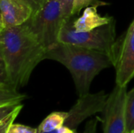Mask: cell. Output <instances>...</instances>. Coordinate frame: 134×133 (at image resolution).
<instances>
[{
	"mask_svg": "<svg viewBox=\"0 0 134 133\" xmlns=\"http://www.w3.org/2000/svg\"><path fill=\"white\" fill-rule=\"evenodd\" d=\"M46 51L26 24L0 30V65L18 89L27 84Z\"/></svg>",
	"mask_w": 134,
	"mask_h": 133,
	"instance_id": "1",
	"label": "cell"
},
{
	"mask_svg": "<svg viewBox=\"0 0 134 133\" xmlns=\"http://www.w3.org/2000/svg\"><path fill=\"white\" fill-rule=\"evenodd\" d=\"M67 20L61 0H47L34 12L26 24L49 50L59 43L60 31Z\"/></svg>",
	"mask_w": 134,
	"mask_h": 133,
	"instance_id": "3",
	"label": "cell"
},
{
	"mask_svg": "<svg viewBox=\"0 0 134 133\" xmlns=\"http://www.w3.org/2000/svg\"><path fill=\"white\" fill-rule=\"evenodd\" d=\"M74 19L75 16L71 17L64 24L60 33L59 42L100 51L108 54L111 59L116 42L115 20L93 31L78 32L73 27Z\"/></svg>",
	"mask_w": 134,
	"mask_h": 133,
	"instance_id": "4",
	"label": "cell"
},
{
	"mask_svg": "<svg viewBox=\"0 0 134 133\" xmlns=\"http://www.w3.org/2000/svg\"><path fill=\"white\" fill-rule=\"evenodd\" d=\"M112 66L115 69V84L127 86L134 78V25L131 24L127 31L116 40Z\"/></svg>",
	"mask_w": 134,
	"mask_h": 133,
	"instance_id": "5",
	"label": "cell"
},
{
	"mask_svg": "<svg viewBox=\"0 0 134 133\" xmlns=\"http://www.w3.org/2000/svg\"><path fill=\"white\" fill-rule=\"evenodd\" d=\"M37 132L38 129L19 124H13L7 133H37Z\"/></svg>",
	"mask_w": 134,
	"mask_h": 133,
	"instance_id": "15",
	"label": "cell"
},
{
	"mask_svg": "<svg viewBox=\"0 0 134 133\" xmlns=\"http://www.w3.org/2000/svg\"><path fill=\"white\" fill-rule=\"evenodd\" d=\"M132 24H133V25H134V20H133V22H132Z\"/></svg>",
	"mask_w": 134,
	"mask_h": 133,
	"instance_id": "21",
	"label": "cell"
},
{
	"mask_svg": "<svg viewBox=\"0 0 134 133\" xmlns=\"http://www.w3.org/2000/svg\"><path fill=\"white\" fill-rule=\"evenodd\" d=\"M22 107L23 105L20 104L11 112L0 118V133H7L14 120L20 112Z\"/></svg>",
	"mask_w": 134,
	"mask_h": 133,
	"instance_id": "14",
	"label": "cell"
},
{
	"mask_svg": "<svg viewBox=\"0 0 134 133\" xmlns=\"http://www.w3.org/2000/svg\"><path fill=\"white\" fill-rule=\"evenodd\" d=\"M109 94L104 91L97 93H88L79 96L77 102L68 112V115L64 122V126L76 130L77 127L86 118L97 113H102Z\"/></svg>",
	"mask_w": 134,
	"mask_h": 133,
	"instance_id": "7",
	"label": "cell"
},
{
	"mask_svg": "<svg viewBox=\"0 0 134 133\" xmlns=\"http://www.w3.org/2000/svg\"><path fill=\"white\" fill-rule=\"evenodd\" d=\"M107 5H108V2L101 0H74L71 16H77L82 9L87 8L89 6H93L97 8L99 6H104Z\"/></svg>",
	"mask_w": 134,
	"mask_h": 133,
	"instance_id": "13",
	"label": "cell"
},
{
	"mask_svg": "<svg viewBox=\"0 0 134 133\" xmlns=\"http://www.w3.org/2000/svg\"><path fill=\"white\" fill-rule=\"evenodd\" d=\"M62 5H63V9L64 13V16L67 20H69L71 16V12H72V5L74 0H61Z\"/></svg>",
	"mask_w": 134,
	"mask_h": 133,
	"instance_id": "16",
	"label": "cell"
},
{
	"mask_svg": "<svg viewBox=\"0 0 134 133\" xmlns=\"http://www.w3.org/2000/svg\"><path fill=\"white\" fill-rule=\"evenodd\" d=\"M26 97L18 92V88L13 83L0 82V107L18 106Z\"/></svg>",
	"mask_w": 134,
	"mask_h": 133,
	"instance_id": "10",
	"label": "cell"
},
{
	"mask_svg": "<svg viewBox=\"0 0 134 133\" xmlns=\"http://www.w3.org/2000/svg\"><path fill=\"white\" fill-rule=\"evenodd\" d=\"M114 20L112 16H100L97 13V8L89 6L86 8L82 15L74 19L73 27L78 32H84L93 31L97 27L108 24Z\"/></svg>",
	"mask_w": 134,
	"mask_h": 133,
	"instance_id": "9",
	"label": "cell"
},
{
	"mask_svg": "<svg viewBox=\"0 0 134 133\" xmlns=\"http://www.w3.org/2000/svg\"><path fill=\"white\" fill-rule=\"evenodd\" d=\"M99 118H96L94 119H92L89 121L85 127V130L83 133H96L97 132V122Z\"/></svg>",
	"mask_w": 134,
	"mask_h": 133,
	"instance_id": "17",
	"label": "cell"
},
{
	"mask_svg": "<svg viewBox=\"0 0 134 133\" xmlns=\"http://www.w3.org/2000/svg\"><path fill=\"white\" fill-rule=\"evenodd\" d=\"M34 12L29 0H0V30L26 24Z\"/></svg>",
	"mask_w": 134,
	"mask_h": 133,
	"instance_id": "8",
	"label": "cell"
},
{
	"mask_svg": "<svg viewBox=\"0 0 134 133\" xmlns=\"http://www.w3.org/2000/svg\"><path fill=\"white\" fill-rule=\"evenodd\" d=\"M58 131H59V129L58 130L51 131V132H37V133H58Z\"/></svg>",
	"mask_w": 134,
	"mask_h": 133,
	"instance_id": "20",
	"label": "cell"
},
{
	"mask_svg": "<svg viewBox=\"0 0 134 133\" xmlns=\"http://www.w3.org/2000/svg\"><path fill=\"white\" fill-rule=\"evenodd\" d=\"M68 112L56 111L51 113L39 125L38 132H46L60 129L64 125V122L68 118Z\"/></svg>",
	"mask_w": 134,
	"mask_h": 133,
	"instance_id": "11",
	"label": "cell"
},
{
	"mask_svg": "<svg viewBox=\"0 0 134 133\" xmlns=\"http://www.w3.org/2000/svg\"><path fill=\"white\" fill-rule=\"evenodd\" d=\"M29 1L33 5V6L35 8V11L36 9L40 8L47 0H29Z\"/></svg>",
	"mask_w": 134,
	"mask_h": 133,
	"instance_id": "18",
	"label": "cell"
},
{
	"mask_svg": "<svg viewBox=\"0 0 134 133\" xmlns=\"http://www.w3.org/2000/svg\"><path fill=\"white\" fill-rule=\"evenodd\" d=\"M126 132L131 133L134 130V88L127 92L126 99Z\"/></svg>",
	"mask_w": 134,
	"mask_h": 133,
	"instance_id": "12",
	"label": "cell"
},
{
	"mask_svg": "<svg viewBox=\"0 0 134 133\" xmlns=\"http://www.w3.org/2000/svg\"><path fill=\"white\" fill-rule=\"evenodd\" d=\"M46 59L57 61L68 68L79 96L88 94L95 77L112 65L111 59L104 53L62 42L47 50Z\"/></svg>",
	"mask_w": 134,
	"mask_h": 133,
	"instance_id": "2",
	"label": "cell"
},
{
	"mask_svg": "<svg viewBox=\"0 0 134 133\" xmlns=\"http://www.w3.org/2000/svg\"><path fill=\"white\" fill-rule=\"evenodd\" d=\"M58 133H77L76 130H74V129H71L67 126H63L61 127L59 131H58Z\"/></svg>",
	"mask_w": 134,
	"mask_h": 133,
	"instance_id": "19",
	"label": "cell"
},
{
	"mask_svg": "<svg viewBox=\"0 0 134 133\" xmlns=\"http://www.w3.org/2000/svg\"><path fill=\"white\" fill-rule=\"evenodd\" d=\"M131 133H134V130H133V132H131Z\"/></svg>",
	"mask_w": 134,
	"mask_h": 133,
	"instance_id": "22",
	"label": "cell"
},
{
	"mask_svg": "<svg viewBox=\"0 0 134 133\" xmlns=\"http://www.w3.org/2000/svg\"><path fill=\"white\" fill-rule=\"evenodd\" d=\"M127 86L115 88L109 94L103 111V133H126V99Z\"/></svg>",
	"mask_w": 134,
	"mask_h": 133,
	"instance_id": "6",
	"label": "cell"
}]
</instances>
